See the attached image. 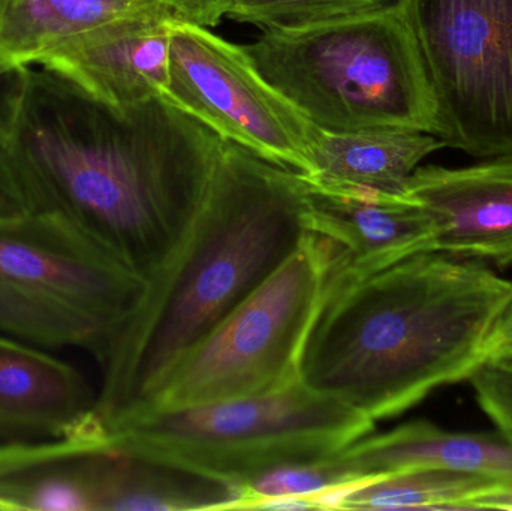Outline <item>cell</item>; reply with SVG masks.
<instances>
[{
    "mask_svg": "<svg viewBox=\"0 0 512 511\" xmlns=\"http://www.w3.org/2000/svg\"><path fill=\"white\" fill-rule=\"evenodd\" d=\"M224 140L165 101L116 108L29 65L6 152L54 213L149 281L191 227Z\"/></svg>",
    "mask_w": 512,
    "mask_h": 511,
    "instance_id": "cell-1",
    "label": "cell"
},
{
    "mask_svg": "<svg viewBox=\"0 0 512 511\" xmlns=\"http://www.w3.org/2000/svg\"><path fill=\"white\" fill-rule=\"evenodd\" d=\"M512 302V282L477 261L415 255L325 290L301 381L369 417L393 419L469 380Z\"/></svg>",
    "mask_w": 512,
    "mask_h": 511,
    "instance_id": "cell-2",
    "label": "cell"
},
{
    "mask_svg": "<svg viewBox=\"0 0 512 511\" xmlns=\"http://www.w3.org/2000/svg\"><path fill=\"white\" fill-rule=\"evenodd\" d=\"M303 236L298 173L224 141L191 227L99 363L95 422L140 411L168 368L270 278Z\"/></svg>",
    "mask_w": 512,
    "mask_h": 511,
    "instance_id": "cell-3",
    "label": "cell"
},
{
    "mask_svg": "<svg viewBox=\"0 0 512 511\" xmlns=\"http://www.w3.org/2000/svg\"><path fill=\"white\" fill-rule=\"evenodd\" d=\"M256 68L316 128L435 134L436 104L399 5L291 30L245 45Z\"/></svg>",
    "mask_w": 512,
    "mask_h": 511,
    "instance_id": "cell-4",
    "label": "cell"
},
{
    "mask_svg": "<svg viewBox=\"0 0 512 511\" xmlns=\"http://www.w3.org/2000/svg\"><path fill=\"white\" fill-rule=\"evenodd\" d=\"M375 425L301 381L258 398L95 423L86 437L113 452L239 486L276 468L333 456L372 434Z\"/></svg>",
    "mask_w": 512,
    "mask_h": 511,
    "instance_id": "cell-5",
    "label": "cell"
},
{
    "mask_svg": "<svg viewBox=\"0 0 512 511\" xmlns=\"http://www.w3.org/2000/svg\"><path fill=\"white\" fill-rule=\"evenodd\" d=\"M146 281L54 213L0 216V333L102 362Z\"/></svg>",
    "mask_w": 512,
    "mask_h": 511,
    "instance_id": "cell-6",
    "label": "cell"
},
{
    "mask_svg": "<svg viewBox=\"0 0 512 511\" xmlns=\"http://www.w3.org/2000/svg\"><path fill=\"white\" fill-rule=\"evenodd\" d=\"M324 296V254L304 233L270 278L168 368L132 416L258 398L301 383Z\"/></svg>",
    "mask_w": 512,
    "mask_h": 511,
    "instance_id": "cell-7",
    "label": "cell"
},
{
    "mask_svg": "<svg viewBox=\"0 0 512 511\" xmlns=\"http://www.w3.org/2000/svg\"><path fill=\"white\" fill-rule=\"evenodd\" d=\"M436 104L435 137L512 156V0H400Z\"/></svg>",
    "mask_w": 512,
    "mask_h": 511,
    "instance_id": "cell-8",
    "label": "cell"
},
{
    "mask_svg": "<svg viewBox=\"0 0 512 511\" xmlns=\"http://www.w3.org/2000/svg\"><path fill=\"white\" fill-rule=\"evenodd\" d=\"M170 104L228 143L312 176L316 126L256 68L243 45L170 18Z\"/></svg>",
    "mask_w": 512,
    "mask_h": 511,
    "instance_id": "cell-9",
    "label": "cell"
},
{
    "mask_svg": "<svg viewBox=\"0 0 512 511\" xmlns=\"http://www.w3.org/2000/svg\"><path fill=\"white\" fill-rule=\"evenodd\" d=\"M304 233L325 260V290L436 251L427 210L406 194L336 188L298 173Z\"/></svg>",
    "mask_w": 512,
    "mask_h": 511,
    "instance_id": "cell-10",
    "label": "cell"
},
{
    "mask_svg": "<svg viewBox=\"0 0 512 511\" xmlns=\"http://www.w3.org/2000/svg\"><path fill=\"white\" fill-rule=\"evenodd\" d=\"M171 17L164 6L146 3L63 42L35 65L116 108L155 99L170 104Z\"/></svg>",
    "mask_w": 512,
    "mask_h": 511,
    "instance_id": "cell-11",
    "label": "cell"
},
{
    "mask_svg": "<svg viewBox=\"0 0 512 511\" xmlns=\"http://www.w3.org/2000/svg\"><path fill=\"white\" fill-rule=\"evenodd\" d=\"M405 194L432 218L436 251L511 266L512 156L465 168L418 167Z\"/></svg>",
    "mask_w": 512,
    "mask_h": 511,
    "instance_id": "cell-12",
    "label": "cell"
},
{
    "mask_svg": "<svg viewBox=\"0 0 512 511\" xmlns=\"http://www.w3.org/2000/svg\"><path fill=\"white\" fill-rule=\"evenodd\" d=\"M95 401L75 366L0 333V446L69 437Z\"/></svg>",
    "mask_w": 512,
    "mask_h": 511,
    "instance_id": "cell-13",
    "label": "cell"
},
{
    "mask_svg": "<svg viewBox=\"0 0 512 511\" xmlns=\"http://www.w3.org/2000/svg\"><path fill=\"white\" fill-rule=\"evenodd\" d=\"M358 482L405 471L445 468L512 483V441L504 435L459 434L426 420L367 435L336 453Z\"/></svg>",
    "mask_w": 512,
    "mask_h": 511,
    "instance_id": "cell-14",
    "label": "cell"
},
{
    "mask_svg": "<svg viewBox=\"0 0 512 511\" xmlns=\"http://www.w3.org/2000/svg\"><path fill=\"white\" fill-rule=\"evenodd\" d=\"M101 447L80 435L0 446V510L95 511Z\"/></svg>",
    "mask_w": 512,
    "mask_h": 511,
    "instance_id": "cell-15",
    "label": "cell"
},
{
    "mask_svg": "<svg viewBox=\"0 0 512 511\" xmlns=\"http://www.w3.org/2000/svg\"><path fill=\"white\" fill-rule=\"evenodd\" d=\"M444 141L411 129L328 132L316 128L312 141L313 182L336 188L405 194L420 162Z\"/></svg>",
    "mask_w": 512,
    "mask_h": 511,
    "instance_id": "cell-16",
    "label": "cell"
},
{
    "mask_svg": "<svg viewBox=\"0 0 512 511\" xmlns=\"http://www.w3.org/2000/svg\"><path fill=\"white\" fill-rule=\"evenodd\" d=\"M236 497V486L101 447L96 510H231Z\"/></svg>",
    "mask_w": 512,
    "mask_h": 511,
    "instance_id": "cell-17",
    "label": "cell"
},
{
    "mask_svg": "<svg viewBox=\"0 0 512 511\" xmlns=\"http://www.w3.org/2000/svg\"><path fill=\"white\" fill-rule=\"evenodd\" d=\"M146 3L150 2L6 0L0 8V57L12 65H35L63 42L129 14Z\"/></svg>",
    "mask_w": 512,
    "mask_h": 511,
    "instance_id": "cell-18",
    "label": "cell"
},
{
    "mask_svg": "<svg viewBox=\"0 0 512 511\" xmlns=\"http://www.w3.org/2000/svg\"><path fill=\"white\" fill-rule=\"evenodd\" d=\"M481 474L426 468L378 477L318 498L319 510H462L475 494L501 485Z\"/></svg>",
    "mask_w": 512,
    "mask_h": 511,
    "instance_id": "cell-19",
    "label": "cell"
},
{
    "mask_svg": "<svg viewBox=\"0 0 512 511\" xmlns=\"http://www.w3.org/2000/svg\"><path fill=\"white\" fill-rule=\"evenodd\" d=\"M360 485L337 461L336 453L321 461L276 468L251 482L236 486L237 497L231 510H262L280 498H309L319 510L318 498Z\"/></svg>",
    "mask_w": 512,
    "mask_h": 511,
    "instance_id": "cell-20",
    "label": "cell"
},
{
    "mask_svg": "<svg viewBox=\"0 0 512 511\" xmlns=\"http://www.w3.org/2000/svg\"><path fill=\"white\" fill-rule=\"evenodd\" d=\"M400 0H231L225 18L261 30H291L373 14Z\"/></svg>",
    "mask_w": 512,
    "mask_h": 511,
    "instance_id": "cell-21",
    "label": "cell"
},
{
    "mask_svg": "<svg viewBox=\"0 0 512 511\" xmlns=\"http://www.w3.org/2000/svg\"><path fill=\"white\" fill-rule=\"evenodd\" d=\"M469 381L496 432L512 441V351L487 356Z\"/></svg>",
    "mask_w": 512,
    "mask_h": 511,
    "instance_id": "cell-22",
    "label": "cell"
},
{
    "mask_svg": "<svg viewBox=\"0 0 512 511\" xmlns=\"http://www.w3.org/2000/svg\"><path fill=\"white\" fill-rule=\"evenodd\" d=\"M26 68L12 65L0 57V126L8 138L23 96Z\"/></svg>",
    "mask_w": 512,
    "mask_h": 511,
    "instance_id": "cell-23",
    "label": "cell"
},
{
    "mask_svg": "<svg viewBox=\"0 0 512 511\" xmlns=\"http://www.w3.org/2000/svg\"><path fill=\"white\" fill-rule=\"evenodd\" d=\"M167 8L174 17L201 26H218L225 18L231 0H147Z\"/></svg>",
    "mask_w": 512,
    "mask_h": 511,
    "instance_id": "cell-24",
    "label": "cell"
},
{
    "mask_svg": "<svg viewBox=\"0 0 512 511\" xmlns=\"http://www.w3.org/2000/svg\"><path fill=\"white\" fill-rule=\"evenodd\" d=\"M29 198L12 167L5 147L0 146V216L30 212Z\"/></svg>",
    "mask_w": 512,
    "mask_h": 511,
    "instance_id": "cell-25",
    "label": "cell"
},
{
    "mask_svg": "<svg viewBox=\"0 0 512 511\" xmlns=\"http://www.w3.org/2000/svg\"><path fill=\"white\" fill-rule=\"evenodd\" d=\"M462 510L512 511V483H501L495 488L475 494L463 504Z\"/></svg>",
    "mask_w": 512,
    "mask_h": 511,
    "instance_id": "cell-26",
    "label": "cell"
},
{
    "mask_svg": "<svg viewBox=\"0 0 512 511\" xmlns=\"http://www.w3.org/2000/svg\"><path fill=\"white\" fill-rule=\"evenodd\" d=\"M487 351H489V356L502 353V351H512V302L499 318L498 324L490 336Z\"/></svg>",
    "mask_w": 512,
    "mask_h": 511,
    "instance_id": "cell-27",
    "label": "cell"
},
{
    "mask_svg": "<svg viewBox=\"0 0 512 511\" xmlns=\"http://www.w3.org/2000/svg\"><path fill=\"white\" fill-rule=\"evenodd\" d=\"M5 2H6V0H0V8H2L3 3H5Z\"/></svg>",
    "mask_w": 512,
    "mask_h": 511,
    "instance_id": "cell-28",
    "label": "cell"
}]
</instances>
